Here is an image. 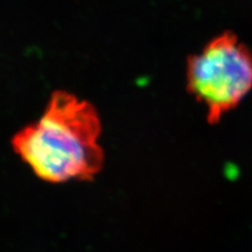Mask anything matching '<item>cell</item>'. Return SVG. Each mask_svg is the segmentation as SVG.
<instances>
[{
	"label": "cell",
	"mask_w": 252,
	"mask_h": 252,
	"mask_svg": "<svg viewBox=\"0 0 252 252\" xmlns=\"http://www.w3.org/2000/svg\"><path fill=\"white\" fill-rule=\"evenodd\" d=\"M101 123L94 106L65 92H55L42 117L20 130L13 147L46 182L90 180L100 171Z\"/></svg>",
	"instance_id": "6da1fadb"
},
{
	"label": "cell",
	"mask_w": 252,
	"mask_h": 252,
	"mask_svg": "<svg viewBox=\"0 0 252 252\" xmlns=\"http://www.w3.org/2000/svg\"><path fill=\"white\" fill-rule=\"evenodd\" d=\"M186 78L188 92L206 106L208 121L217 123L252 90V54L226 32L188 59Z\"/></svg>",
	"instance_id": "7a4b0ae2"
}]
</instances>
